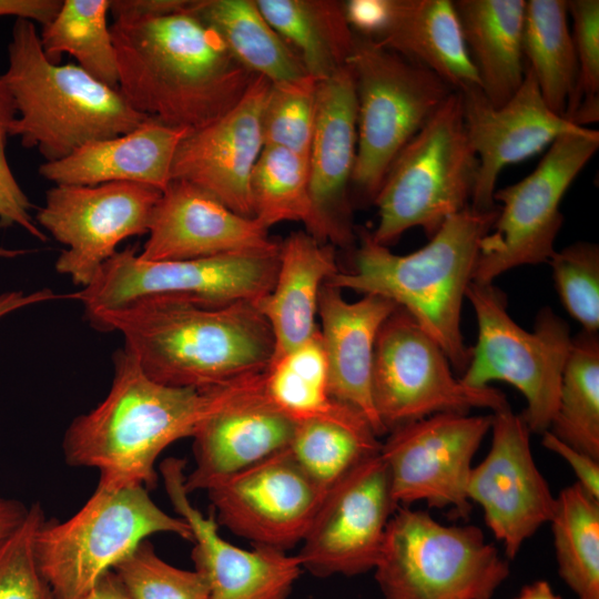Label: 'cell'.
I'll return each mask as SVG.
<instances>
[{
  "label": "cell",
  "instance_id": "cell-13",
  "mask_svg": "<svg viewBox=\"0 0 599 599\" xmlns=\"http://www.w3.org/2000/svg\"><path fill=\"white\" fill-rule=\"evenodd\" d=\"M372 394L388 433L435 414L494 412L509 406L494 387L473 388L456 378L439 345L402 307L380 326L374 349Z\"/></svg>",
  "mask_w": 599,
  "mask_h": 599
},
{
  "label": "cell",
  "instance_id": "cell-28",
  "mask_svg": "<svg viewBox=\"0 0 599 599\" xmlns=\"http://www.w3.org/2000/svg\"><path fill=\"white\" fill-rule=\"evenodd\" d=\"M338 271L334 247L307 232H293L281 243L274 285L255 303L274 335L273 359L318 329L315 316L321 288Z\"/></svg>",
  "mask_w": 599,
  "mask_h": 599
},
{
  "label": "cell",
  "instance_id": "cell-35",
  "mask_svg": "<svg viewBox=\"0 0 599 599\" xmlns=\"http://www.w3.org/2000/svg\"><path fill=\"white\" fill-rule=\"evenodd\" d=\"M110 0H63L58 13L42 27L41 45L57 63L67 53L100 82L119 90L116 53L108 26Z\"/></svg>",
  "mask_w": 599,
  "mask_h": 599
},
{
  "label": "cell",
  "instance_id": "cell-21",
  "mask_svg": "<svg viewBox=\"0 0 599 599\" xmlns=\"http://www.w3.org/2000/svg\"><path fill=\"white\" fill-rule=\"evenodd\" d=\"M271 85L255 75L230 111L189 131L176 150L172 180L192 183L237 214L254 217L251 176L264 148L262 114Z\"/></svg>",
  "mask_w": 599,
  "mask_h": 599
},
{
  "label": "cell",
  "instance_id": "cell-46",
  "mask_svg": "<svg viewBox=\"0 0 599 599\" xmlns=\"http://www.w3.org/2000/svg\"><path fill=\"white\" fill-rule=\"evenodd\" d=\"M194 0H110L114 21H135L189 11Z\"/></svg>",
  "mask_w": 599,
  "mask_h": 599
},
{
  "label": "cell",
  "instance_id": "cell-34",
  "mask_svg": "<svg viewBox=\"0 0 599 599\" xmlns=\"http://www.w3.org/2000/svg\"><path fill=\"white\" fill-rule=\"evenodd\" d=\"M251 196L253 216L266 229L285 221L301 222L307 233L332 243L311 195L307 155L264 145L252 172Z\"/></svg>",
  "mask_w": 599,
  "mask_h": 599
},
{
  "label": "cell",
  "instance_id": "cell-27",
  "mask_svg": "<svg viewBox=\"0 0 599 599\" xmlns=\"http://www.w3.org/2000/svg\"><path fill=\"white\" fill-rule=\"evenodd\" d=\"M369 38L428 69L456 92L480 88L454 1L382 0V18Z\"/></svg>",
  "mask_w": 599,
  "mask_h": 599
},
{
  "label": "cell",
  "instance_id": "cell-8",
  "mask_svg": "<svg viewBox=\"0 0 599 599\" xmlns=\"http://www.w3.org/2000/svg\"><path fill=\"white\" fill-rule=\"evenodd\" d=\"M374 570L384 599H491L509 564L478 527L447 526L400 506Z\"/></svg>",
  "mask_w": 599,
  "mask_h": 599
},
{
  "label": "cell",
  "instance_id": "cell-29",
  "mask_svg": "<svg viewBox=\"0 0 599 599\" xmlns=\"http://www.w3.org/2000/svg\"><path fill=\"white\" fill-rule=\"evenodd\" d=\"M526 0H456L454 6L480 90L495 106L506 103L525 77L521 48Z\"/></svg>",
  "mask_w": 599,
  "mask_h": 599
},
{
  "label": "cell",
  "instance_id": "cell-40",
  "mask_svg": "<svg viewBox=\"0 0 599 599\" xmlns=\"http://www.w3.org/2000/svg\"><path fill=\"white\" fill-rule=\"evenodd\" d=\"M131 599H209L204 578L164 561L148 539L112 569Z\"/></svg>",
  "mask_w": 599,
  "mask_h": 599
},
{
  "label": "cell",
  "instance_id": "cell-6",
  "mask_svg": "<svg viewBox=\"0 0 599 599\" xmlns=\"http://www.w3.org/2000/svg\"><path fill=\"white\" fill-rule=\"evenodd\" d=\"M477 173L461 98L453 92L387 170L374 199L378 223L373 240L388 246L413 227L430 238L448 217L470 205Z\"/></svg>",
  "mask_w": 599,
  "mask_h": 599
},
{
  "label": "cell",
  "instance_id": "cell-16",
  "mask_svg": "<svg viewBox=\"0 0 599 599\" xmlns=\"http://www.w3.org/2000/svg\"><path fill=\"white\" fill-rule=\"evenodd\" d=\"M396 509L379 451L325 493L296 555L302 568L315 577H352L374 569Z\"/></svg>",
  "mask_w": 599,
  "mask_h": 599
},
{
  "label": "cell",
  "instance_id": "cell-45",
  "mask_svg": "<svg viewBox=\"0 0 599 599\" xmlns=\"http://www.w3.org/2000/svg\"><path fill=\"white\" fill-rule=\"evenodd\" d=\"M541 436L542 446L569 464L577 484L589 495L599 499V460L564 443L549 430L542 433Z\"/></svg>",
  "mask_w": 599,
  "mask_h": 599
},
{
  "label": "cell",
  "instance_id": "cell-2",
  "mask_svg": "<svg viewBox=\"0 0 599 599\" xmlns=\"http://www.w3.org/2000/svg\"><path fill=\"white\" fill-rule=\"evenodd\" d=\"M110 30L119 91L135 111L169 126L193 131L211 123L255 78L191 9L113 21Z\"/></svg>",
  "mask_w": 599,
  "mask_h": 599
},
{
  "label": "cell",
  "instance_id": "cell-36",
  "mask_svg": "<svg viewBox=\"0 0 599 599\" xmlns=\"http://www.w3.org/2000/svg\"><path fill=\"white\" fill-rule=\"evenodd\" d=\"M549 524L560 578L577 599H599V499L577 483L568 486Z\"/></svg>",
  "mask_w": 599,
  "mask_h": 599
},
{
  "label": "cell",
  "instance_id": "cell-44",
  "mask_svg": "<svg viewBox=\"0 0 599 599\" xmlns=\"http://www.w3.org/2000/svg\"><path fill=\"white\" fill-rule=\"evenodd\" d=\"M17 116L12 98L0 79V226H19L34 238L45 242L30 211L32 203L14 177L6 154L10 125Z\"/></svg>",
  "mask_w": 599,
  "mask_h": 599
},
{
  "label": "cell",
  "instance_id": "cell-39",
  "mask_svg": "<svg viewBox=\"0 0 599 599\" xmlns=\"http://www.w3.org/2000/svg\"><path fill=\"white\" fill-rule=\"evenodd\" d=\"M317 81L311 75L272 83L262 114L264 145L308 156L316 115Z\"/></svg>",
  "mask_w": 599,
  "mask_h": 599
},
{
  "label": "cell",
  "instance_id": "cell-3",
  "mask_svg": "<svg viewBox=\"0 0 599 599\" xmlns=\"http://www.w3.org/2000/svg\"><path fill=\"white\" fill-rule=\"evenodd\" d=\"M240 380L205 389L167 386L150 378L125 348L118 349L109 393L64 433V460L95 468L103 488L151 490L158 483L155 463L161 453L192 437Z\"/></svg>",
  "mask_w": 599,
  "mask_h": 599
},
{
  "label": "cell",
  "instance_id": "cell-42",
  "mask_svg": "<svg viewBox=\"0 0 599 599\" xmlns=\"http://www.w3.org/2000/svg\"><path fill=\"white\" fill-rule=\"evenodd\" d=\"M45 520L40 504L22 524L0 539V599H54L35 559L34 537Z\"/></svg>",
  "mask_w": 599,
  "mask_h": 599
},
{
  "label": "cell",
  "instance_id": "cell-10",
  "mask_svg": "<svg viewBox=\"0 0 599 599\" xmlns=\"http://www.w3.org/2000/svg\"><path fill=\"white\" fill-rule=\"evenodd\" d=\"M478 325L477 342L459 379L473 388L494 380L515 386L526 398L520 416L530 433L542 434L558 406L564 368L572 337L567 323L550 307H542L535 328H521L508 314L505 294L491 284L471 282L466 292Z\"/></svg>",
  "mask_w": 599,
  "mask_h": 599
},
{
  "label": "cell",
  "instance_id": "cell-14",
  "mask_svg": "<svg viewBox=\"0 0 599 599\" xmlns=\"http://www.w3.org/2000/svg\"><path fill=\"white\" fill-rule=\"evenodd\" d=\"M161 194L132 182L49 189L34 220L65 246L55 261L57 272L81 288L88 286L121 242L148 234Z\"/></svg>",
  "mask_w": 599,
  "mask_h": 599
},
{
  "label": "cell",
  "instance_id": "cell-18",
  "mask_svg": "<svg viewBox=\"0 0 599 599\" xmlns=\"http://www.w3.org/2000/svg\"><path fill=\"white\" fill-rule=\"evenodd\" d=\"M491 446L473 467L467 494L508 559L552 516L556 497L539 471L530 448V430L510 406L494 412Z\"/></svg>",
  "mask_w": 599,
  "mask_h": 599
},
{
  "label": "cell",
  "instance_id": "cell-26",
  "mask_svg": "<svg viewBox=\"0 0 599 599\" xmlns=\"http://www.w3.org/2000/svg\"><path fill=\"white\" fill-rule=\"evenodd\" d=\"M187 132L149 118L128 133L90 141L61 160L42 163L39 174L55 185L132 182L163 192Z\"/></svg>",
  "mask_w": 599,
  "mask_h": 599
},
{
  "label": "cell",
  "instance_id": "cell-33",
  "mask_svg": "<svg viewBox=\"0 0 599 599\" xmlns=\"http://www.w3.org/2000/svg\"><path fill=\"white\" fill-rule=\"evenodd\" d=\"M263 389L268 400L294 423L365 418L333 397L319 328L305 343L272 361L263 376Z\"/></svg>",
  "mask_w": 599,
  "mask_h": 599
},
{
  "label": "cell",
  "instance_id": "cell-9",
  "mask_svg": "<svg viewBox=\"0 0 599 599\" xmlns=\"http://www.w3.org/2000/svg\"><path fill=\"white\" fill-rule=\"evenodd\" d=\"M347 64L357 100L352 184L374 202L396 155L456 91L428 69L355 31Z\"/></svg>",
  "mask_w": 599,
  "mask_h": 599
},
{
  "label": "cell",
  "instance_id": "cell-22",
  "mask_svg": "<svg viewBox=\"0 0 599 599\" xmlns=\"http://www.w3.org/2000/svg\"><path fill=\"white\" fill-rule=\"evenodd\" d=\"M266 372V370H265ZM263 374L240 380L197 426L194 469L185 475L187 494L288 448L296 423L266 397Z\"/></svg>",
  "mask_w": 599,
  "mask_h": 599
},
{
  "label": "cell",
  "instance_id": "cell-11",
  "mask_svg": "<svg viewBox=\"0 0 599 599\" xmlns=\"http://www.w3.org/2000/svg\"><path fill=\"white\" fill-rule=\"evenodd\" d=\"M278 263L280 246L172 261L142 260L135 247H125L103 264L88 286L69 297L79 301L85 314L156 297L206 305L256 303L271 292Z\"/></svg>",
  "mask_w": 599,
  "mask_h": 599
},
{
  "label": "cell",
  "instance_id": "cell-51",
  "mask_svg": "<svg viewBox=\"0 0 599 599\" xmlns=\"http://www.w3.org/2000/svg\"><path fill=\"white\" fill-rule=\"evenodd\" d=\"M515 599H561L545 580L524 586Z\"/></svg>",
  "mask_w": 599,
  "mask_h": 599
},
{
  "label": "cell",
  "instance_id": "cell-7",
  "mask_svg": "<svg viewBox=\"0 0 599 599\" xmlns=\"http://www.w3.org/2000/svg\"><path fill=\"white\" fill-rule=\"evenodd\" d=\"M192 541L190 526L162 510L143 486H97L64 521L44 520L34 537L38 567L54 599H79L151 535Z\"/></svg>",
  "mask_w": 599,
  "mask_h": 599
},
{
  "label": "cell",
  "instance_id": "cell-15",
  "mask_svg": "<svg viewBox=\"0 0 599 599\" xmlns=\"http://www.w3.org/2000/svg\"><path fill=\"white\" fill-rule=\"evenodd\" d=\"M491 423L493 415L440 413L388 432L380 456L397 508L426 501L466 517L473 458Z\"/></svg>",
  "mask_w": 599,
  "mask_h": 599
},
{
  "label": "cell",
  "instance_id": "cell-47",
  "mask_svg": "<svg viewBox=\"0 0 599 599\" xmlns=\"http://www.w3.org/2000/svg\"><path fill=\"white\" fill-rule=\"evenodd\" d=\"M60 0H0V17L14 16L47 26L59 11Z\"/></svg>",
  "mask_w": 599,
  "mask_h": 599
},
{
  "label": "cell",
  "instance_id": "cell-49",
  "mask_svg": "<svg viewBox=\"0 0 599 599\" xmlns=\"http://www.w3.org/2000/svg\"><path fill=\"white\" fill-rule=\"evenodd\" d=\"M29 507L23 502L0 496V539L11 534L26 519Z\"/></svg>",
  "mask_w": 599,
  "mask_h": 599
},
{
  "label": "cell",
  "instance_id": "cell-50",
  "mask_svg": "<svg viewBox=\"0 0 599 599\" xmlns=\"http://www.w3.org/2000/svg\"><path fill=\"white\" fill-rule=\"evenodd\" d=\"M79 599H131L113 570L103 573L94 586Z\"/></svg>",
  "mask_w": 599,
  "mask_h": 599
},
{
  "label": "cell",
  "instance_id": "cell-30",
  "mask_svg": "<svg viewBox=\"0 0 599 599\" xmlns=\"http://www.w3.org/2000/svg\"><path fill=\"white\" fill-rule=\"evenodd\" d=\"M263 17L300 57L306 72L323 80L347 64L354 42L345 3L334 0H255Z\"/></svg>",
  "mask_w": 599,
  "mask_h": 599
},
{
  "label": "cell",
  "instance_id": "cell-41",
  "mask_svg": "<svg viewBox=\"0 0 599 599\" xmlns=\"http://www.w3.org/2000/svg\"><path fill=\"white\" fill-rule=\"evenodd\" d=\"M560 301L587 333L599 328V246L579 241L555 251L547 262Z\"/></svg>",
  "mask_w": 599,
  "mask_h": 599
},
{
  "label": "cell",
  "instance_id": "cell-52",
  "mask_svg": "<svg viewBox=\"0 0 599 599\" xmlns=\"http://www.w3.org/2000/svg\"><path fill=\"white\" fill-rule=\"evenodd\" d=\"M28 253L26 250L20 248H7L0 246V258H14Z\"/></svg>",
  "mask_w": 599,
  "mask_h": 599
},
{
  "label": "cell",
  "instance_id": "cell-43",
  "mask_svg": "<svg viewBox=\"0 0 599 599\" xmlns=\"http://www.w3.org/2000/svg\"><path fill=\"white\" fill-rule=\"evenodd\" d=\"M578 64V94L567 120L585 126L599 118V1L568 0Z\"/></svg>",
  "mask_w": 599,
  "mask_h": 599
},
{
  "label": "cell",
  "instance_id": "cell-25",
  "mask_svg": "<svg viewBox=\"0 0 599 599\" xmlns=\"http://www.w3.org/2000/svg\"><path fill=\"white\" fill-rule=\"evenodd\" d=\"M397 305L383 296L366 294L356 302L342 290L324 283L317 315L325 349L333 397L358 410L379 437L386 434L372 394L374 349L378 331Z\"/></svg>",
  "mask_w": 599,
  "mask_h": 599
},
{
  "label": "cell",
  "instance_id": "cell-1",
  "mask_svg": "<svg viewBox=\"0 0 599 599\" xmlns=\"http://www.w3.org/2000/svg\"><path fill=\"white\" fill-rule=\"evenodd\" d=\"M98 331L118 332L153 380L205 389L265 373L275 339L254 302L206 305L156 297L87 313Z\"/></svg>",
  "mask_w": 599,
  "mask_h": 599
},
{
  "label": "cell",
  "instance_id": "cell-37",
  "mask_svg": "<svg viewBox=\"0 0 599 599\" xmlns=\"http://www.w3.org/2000/svg\"><path fill=\"white\" fill-rule=\"evenodd\" d=\"M382 443L364 417L296 423L288 451L298 467L325 494L351 469L380 451Z\"/></svg>",
  "mask_w": 599,
  "mask_h": 599
},
{
  "label": "cell",
  "instance_id": "cell-20",
  "mask_svg": "<svg viewBox=\"0 0 599 599\" xmlns=\"http://www.w3.org/2000/svg\"><path fill=\"white\" fill-rule=\"evenodd\" d=\"M185 464L166 458L160 474L173 509L191 528V556L209 599H287L303 570L298 557L263 546L243 549L224 539L214 515L205 516L192 505L184 487Z\"/></svg>",
  "mask_w": 599,
  "mask_h": 599
},
{
  "label": "cell",
  "instance_id": "cell-4",
  "mask_svg": "<svg viewBox=\"0 0 599 599\" xmlns=\"http://www.w3.org/2000/svg\"><path fill=\"white\" fill-rule=\"evenodd\" d=\"M498 206H467L448 217L422 248L398 255L378 244L370 232L358 233L352 271L327 281L339 290L379 295L404 308L439 345L451 367L464 373L470 359L460 329L464 298L478 258L479 245L497 217Z\"/></svg>",
  "mask_w": 599,
  "mask_h": 599
},
{
  "label": "cell",
  "instance_id": "cell-17",
  "mask_svg": "<svg viewBox=\"0 0 599 599\" xmlns=\"http://www.w3.org/2000/svg\"><path fill=\"white\" fill-rule=\"evenodd\" d=\"M205 491L219 526L254 546L283 551L301 544L325 495L288 449L217 480Z\"/></svg>",
  "mask_w": 599,
  "mask_h": 599
},
{
  "label": "cell",
  "instance_id": "cell-38",
  "mask_svg": "<svg viewBox=\"0 0 599 599\" xmlns=\"http://www.w3.org/2000/svg\"><path fill=\"white\" fill-rule=\"evenodd\" d=\"M569 446L599 460V339L582 331L572 337L548 429Z\"/></svg>",
  "mask_w": 599,
  "mask_h": 599
},
{
  "label": "cell",
  "instance_id": "cell-12",
  "mask_svg": "<svg viewBox=\"0 0 599 599\" xmlns=\"http://www.w3.org/2000/svg\"><path fill=\"white\" fill-rule=\"evenodd\" d=\"M598 148L596 130L565 134L530 174L495 191L498 213L480 242L473 282L491 284L511 268L548 262L564 222L562 197Z\"/></svg>",
  "mask_w": 599,
  "mask_h": 599
},
{
  "label": "cell",
  "instance_id": "cell-48",
  "mask_svg": "<svg viewBox=\"0 0 599 599\" xmlns=\"http://www.w3.org/2000/svg\"><path fill=\"white\" fill-rule=\"evenodd\" d=\"M50 288H41L30 293L7 291L0 294V318L18 309L58 298Z\"/></svg>",
  "mask_w": 599,
  "mask_h": 599
},
{
  "label": "cell",
  "instance_id": "cell-31",
  "mask_svg": "<svg viewBox=\"0 0 599 599\" xmlns=\"http://www.w3.org/2000/svg\"><path fill=\"white\" fill-rule=\"evenodd\" d=\"M191 12L215 31L233 57L255 75L272 83L309 75L255 0H194Z\"/></svg>",
  "mask_w": 599,
  "mask_h": 599
},
{
  "label": "cell",
  "instance_id": "cell-24",
  "mask_svg": "<svg viewBox=\"0 0 599 599\" xmlns=\"http://www.w3.org/2000/svg\"><path fill=\"white\" fill-rule=\"evenodd\" d=\"M357 152V100L348 64L317 81L315 125L308 152L309 189L332 244L355 241L348 187Z\"/></svg>",
  "mask_w": 599,
  "mask_h": 599
},
{
  "label": "cell",
  "instance_id": "cell-32",
  "mask_svg": "<svg viewBox=\"0 0 599 599\" xmlns=\"http://www.w3.org/2000/svg\"><path fill=\"white\" fill-rule=\"evenodd\" d=\"M521 48L551 111L567 119L578 94V64L566 0H527Z\"/></svg>",
  "mask_w": 599,
  "mask_h": 599
},
{
  "label": "cell",
  "instance_id": "cell-23",
  "mask_svg": "<svg viewBox=\"0 0 599 599\" xmlns=\"http://www.w3.org/2000/svg\"><path fill=\"white\" fill-rule=\"evenodd\" d=\"M278 246L256 219L237 214L192 183L172 180L154 207L139 256L146 261L192 260Z\"/></svg>",
  "mask_w": 599,
  "mask_h": 599
},
{
  "label": "cell",
  "instance_id": "cell-5",
  "mask_svg": "<svg viewBox=\"0 0 599 599\" xmlns=\"http://www.w3.org/2000/svg\"><path fill=\"white\" fill-rule=\"evenodd\" d=\"M17 116L10 136L37 149L45 162L61 160L83 144L128 133L149 119L121 92L78 64L59 65L44 54L35 23L17 18L0 75Z\"/></svg>",
  "mask_w": 599,
  "mask_h": 599
},
{
  "label": "cell",
  "instance_id": "cell-19",
  "mask_svg": "<svg viewBox=\"0 0 599 599\" xmlns=\"http://www.w3.org/2000/svg\"><path fill=\"white\" fill-rule=\"evenodd\" d=\"M458 93L468 140L478 159L469 205L478 211L497 207L494 193L505 166L538 153L565 134L586 129L550 110L526 67L520 87L500 106L493 105L480 88Z\"/></svg>",
  "mask_w": 599,
  "mask_h": 599
}]
</instances>
